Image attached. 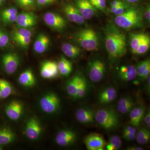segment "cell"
I'll return each instance as SVG.
<instances>
[{"mask_svg": "<svg viewBox=\"0 0 150 150\" xmlns=\"http://www.w3.org/2000/svg\"><path fill=\"white\" fill-rule=\"evenodd\" d=\"M105 45L109 57L112 60L123 57L127 52L126 36L113 23L108 24L105 29Z\"/></svg>", "mask_w": 150, "mask_h": 150, "instance_id": "1", "label": "cell"}, {"mask_svg": "<svg viewBox=\"0 0 150 150\" xmlns=\"http://www.w3.org/2000/svg\"><path fill=\"white\" fill-rule=\"evenodd\" d=\"M145 8L142 5H132L121 15L116 16L114 22L117 27L131 30L143 26Z\"/></svg>", "mask_w": 150, "mask_h": 150, "instance_id": "2", "label": "cell"}, {"mask_svg": "<svg viewBox=\"0 0 150 150\" xmlns=\"http://www.w3.org/2000/svg\"><path fill=\"white\" fill-rule=\"evenodd\" d=\"M75 39L81 47L88 51L96 50L99 46V38L97 34L91 28L81 30L76 34Z\"/></svg>", "mask_w": 150, "mask_h": 150, "instance_id": "3", "label": "cell"}, {"mask_svg": "<svg viewBox=\"0 0 150 150\" xmlns=\"http://www.w3.org/2000/svg\"><path fill=\"white\" fill-rule=\"evenodd\" d=\"M94 118L97 123L105 129H112L118 126V115L112 109L104 108L98 110L94 115Z\"/></svg>", "mask_w": 150, "mask_h": 150, "instance_id": "4", "label": "cell"}, {"mask_svg": "<svg viewBox=\"0 0 150 150\" xmlns=\"http://www.w3.org/2000/svg\"><path fill=\"white\" fill-rule=\"evenodd\" d=\"M60 100L57 96L54 93H49L43 96L40 100L41 109L46 113L56 112L60 106Z\"/></svg>", "mask_w": 150, "mask_h": 150, "instance_id": "5", "label": "cell"}, {"mask_svg": "<svg viewBox=\"0 0 150 150\" xmlns=\"http://www.w3.org/2000/svg\"><path fill=\"white\" fill-rule=\"evenodd\" d=\"M105 70V65L101 60L96 59L92 61L89 67L88 75L91 80L95 83L101 81Z\"/></svg>", "mask_w": 150, "mask_h": 150, "instance_id": "6", "label": "cell"}, {"mask_svg": "<svg viewBox=\"0 0 150 150\" xmlns=\"http://www.w3.org/2000/svg\"><path fill=\"white\" fill-rule=\"evenodd\" d=\"M43 20L48 26L58 31L63 30L67 26V22L64 19L55 13H46L43 16Z\"/></svg>", "mask_w": 150, "mask_h": 150, "instance_id": "7", "label": "cell"}, {"mask_svg": "<svg viewBox=\"0 0 150 150\" xmlns=\"http://www.w3.org/2000/svg\"><path fill=\"white\" fill-rule=\"evenodd\" d=\"M84 142L88 150H103L106 145L102 135L96 133L88 134L85 138Z\"/></svg>", "mask_w": 150, "mask_h": 150, "instance_id": "8", "label": "cell"}, {"mask_svg": "<svg viewBox=\"0 0 150 150\" xmlns=\"http://www.w3.org/2000/svg\"><path fill=\"white\" fill-rule=\"evenodd\" d=\"M2 60L4 69L7 74H12L16 71L19 64V58L17 54L11 53L5 54L3 55Z\"/></svg>", "mask_w": 150, "mask_h": 150, "instance_id": "9", "label": "cell"}, {"mask_svg": "<svg viewBox=\"0 0 150 150\" xmlns=\"http://www.w3.org/2000/svg\"><path fill=\"white\" fill-rule=\"evenodd\" d=\"M63 11L70 21L79 24L84 23V19L74 5L69 3L65 4L63 7Z\"/></svg>", "mask_w": 150, "mask_h": 150, "instance_id": "10", "label": "cell"}, {"mask_svg": "<svg viewBox=\"0 0 150 150\" xmlns=\"http://www.w3.org/2000/svg\"><path fill=\"white\" fill-rule=\"evenodd\" d=\"M74 5L85 20L90 19L94 15L96 10L89 0H74Z\"/></svg>", "mask_w": 150, "mask_h": 150, "instance_id": "11", "label": "cell"}, {"mask_svg": "<svg viewBox=\"0 0 150 150\" xmlns=\"http://www.w3.org/2000/svg\"><path fill=\"white\" fill-rule=\"evenodd\" d=\"M16 22L18 27L27 28L36 25L37 18L31 12H24L18 15Z\"/></svg>", "mask_w": 150, "mask_h": 150, "instance_id": "12", "label": "cell"}, {"mask_svg": "<svg viewBox=\"0 0 150 150\" xmlns=\"http://www.w3.org/2000/svg\"><path fill=\"white\" fill-rule=\"evenodd\" d=\"M59 73L58 64L53 61L44 62L40 68V75L44 79H51L56 77Z\"/></svg>", "mask_w": 150, "mask_h": 150, "instance_id": "13", "label": "cell"}, {"mask_svg": "<svg viewBox=\"0 0 150 150\" xmlns=\"http://www.w3.org/2000/svg\"><path fill=\"white\" fill-rule=\"evenodd\" d=\"M76 139L74 131L69 130H64L59 131L56 138V143L61 146H67L72 144Z\"/></svg>", "mask_w": 150, "mask_h": 150, "instance_id": "14", "label": "cell"}, {"mask_svg": "<svg viewBox=\"0 0 150 150\" xmlns=\"http://www.w3.org/2000/svg\"><path fill=\"white\" fill-rule=\"evenodd\" d=\"M41 127L40 123L35 118H31L28 121L25 128V133L29 139H37L40 136Z\"/></svg>", "mask_w": 150, "mask_h": 150, "instance_id": "15", "label": "cell"}, {"mask_svg": "<svg viewBox=\"0 0 150 150\" xmlns=\"http://www.w3.org/2000/svg\"><path fill=\"white\" fill-rule=\"evenodd\" d=\"M23 110L21 103L18 100H13L6 108L5 112L8 118L11 120H17L20 118Z\"/></svg>", "mask_w": 150, "mask_h": 150, "instance_id": "16", "label": "cell"}, {"mask_svg": "<svg viewBox=\"0 0 150 150\" xmlns=\"http://www.w3.org/2000/svg\"><path fill=\"white\" fill-rule=\"evenodd\" d=\"M119 76L121 80L125 81L134 80L137 76L136 67L133 65L122 66L119 70Z\"/></svg>", "mask_w": 150, "mask_h": 150, "instance_id": "17", "label": "cell"}, {"mask_svg": "<svg viewBox=\"0 0 150 150\" xmlns=\"http://www.w3.org/2000/svg\"><path fill=\"white\" fill-rule=\"evenodd\" d=\"M145 113V108L143 106L133 108L129 115L131 125L135 127H139L144 117Z\"/></svg>", "mask_w": 150, "mask_h": 150, "instance_id": "18", "label": "cell"}, {"mask_svg": "<svg viewBox=\"0 0 150 150\" xmlns=\"http://www.w3.org/2000/svg\"><path fill=\"white\" fill-rule=\"evenodd\" d=\"M76 118L79 122L83 124L91 123L93 122L94 114L90 109L81 108L76 112Z\"/></svg>", "mask_w": 150, "mask_h": 150, "instance_id": "19", "label": "cell"}, {"mask_svg": "<svg viewBox=\"0 0 150 150\" xmlns=\"http://www.w3.org/2000/svg\"><path fill=\"white\" fill-rule=\"evenodd\" d=\"M50 43L49 38L44 34L38 36L33 45V49L36 53L42 54L47 50Z\"/></svg>", "mask_w": 150, "mask_h": 150, "instance_id": "20", "label": "cell"}, {"mask_svg": "<svg viewBox=\"0 0 150 150\" xmlns=\"http://www.w3.org/2000/svg\"><path fill=\"white\" fill-rule=\"evenodd\" d=\"M117 92L112 87L107 88L99 93L98 100L102 104H108L112 102L116 98Z\"/></svg>", "mask_w": 150, "mask_h": 150, "instance_id": "21", "label": "cell"}, {"mask_svg": "<svg viewBox=\"0 0 150 150\" xmlns=\"http://www.w3.org/2000/svg\"><path fill=\"white\" fill-rule=\"evenodd\" d=\"M135 105V103L132 98L129 97H126L119 100L117 108L118 111L121 113L126 114L130 112L134 108Z\"/></svg>", "mask_w": 150, "mask_h": 150, "instance_id": "22", "label": "cell"}, {"mask_svg": "<svg viewBox=\"0 0 150 150\" xmlns=\"http://www.w3.org/2000/svg\"><path fill=\"white\" fill-rule=\"evenodd\" d=\"M18 16V11L15 7L5 9L1 12V17L4 23H11L16 22Z\"/></svg>", "mask_w": 150, "mask_h": 150, "instance_id": "23", "label": "cell"}, {"mask_svg": "<svg viewBox=\"0 0 150 150\" xmlns=\"http://www.w3.org/2000/svg\"><path fill=\"white\" fill-rule=\"evenodd\" d=\"M18 82L22 86L31 87L35 84V77L30 70H27L22 73L18 78Z\"/></svg>", "mask_w": 150, "mask_h": 150, "instance_id": "24", "label": "cell"}, {"mask_svg": "<svg viewBox=\"0 0 150 150\" xmlns=\"http://www.w3.org/2000/svg\"><path fill=\"white\" fill-rule=\"evenodd\" d=\"M81 76L77 75L74 76L69 81L67 85V91L70 96L74 98H77V95Z\"/></svg>", "mask_w": 150, "mask_h": 150, "instance_id": "25", "label": "cell"}, {"mask_svg": "<svg viewBox=\"0 0 150 150\" xmlns=\"http://www.w3.org/2000/svg\"><path fill=\"white\" fill-rule=\"evenodd\" d=\"M62 49L66 56L71 59L77 58L81 53L80 48L69 43H64L62 45Z\"/></svg>", "mask_w": 150, "mask_h": 150, "instance_id": "26", "label": "cell"}, {"mask_svg": "<svg viewBox=\"0 0 150 150\" xmlns=\"http://www.w3.org/2000/svg\"><path fill=\"white\" fill-rule=\"evenodd\" d=\"M59 72L62 76H67L72 70V64L70 61L62 56L58 64Z\"/></svg>", "mask_w": 150, "mask_h": 150, "instance_id": "27", "label": "cell"}, {"mask_svg": "<svg viewBox=\"0 0 150 150\" xmlns=\"http://www.w3.org/2000/svg\"><path fill=\"white\" fill-rule=\"evenodd\" d=\"M15 139V134L11 129L7 128L0 129V145L10 144Z\"/></svg>", "mask_w": 150, "mask_h": 150, "instance_id": "28", "label": "cell"}, {"mask_svg": "<svg viewBox=\"0 0 150 150\" xmlns=\"http://www.w3.org/2000/svg\"><path fill=\"white\" fill-rule=\"evenodd\" d=\"M144 33H132L130 36V45L131 52L136 54Z\"/></svg>", "mask_w": 150, "mask_h": 150, "instance_id": "29", "label": "cell"}, {"mask_svg": "<svg viewBox=\"0 0 150 150\" xmlns=\"http://www.w3.org/2000/svg\"><path fill=\"white\" fill-rule=\"evenodd\" d=\"M19 7L27 11L34 10L36 6V0H14Z\"/></svg>", "mask_w": 150, "mask_h": 150, "instance_id": "30", "label": "cell"}, {"mask_svg": "<svg viewBox=\"0 0 150 150\" xmlns=\"http://www.w3.org/2000/svg\"><path fill=\"white\" fill-rule=\"evenodd\" d=\"M150 133L148 129L145 128L140 129L136 134V139L140 144H146L149 142Z\"/></svg>", "mask_w": 150, "mask_h": 150, "instance_id": "31", "label": "cell"}, {"mask_svg": "<svg viewBox=\"0 0 150 150\" xmlns=\"http://www.w3.org/2000/svg\"><path fill=\"white\" fill-rule=\"evenodd\" d=\"M32 35V33L31 30L26 28H20L19 29L14 31L12 34V38L15 41L22 38H31Z\"/></svg>", "mask_w": 150, "mask_h": 150, "instance_id": "32", "label": "cell"}, {"mask_svg": "<svg viewBox=\"0 0 150 150\" xmlns=\"http://www.w3.org/2000/svg\"><path fill=\"white\" fill-rule=\"evenodd\" d=\"M150 46V36L148 34H144V36L137 50L136 54L138 55H142L146 53L149 49Z\"/></svg>", "mask_w": 150, "mask_h": 150, "instance_id": "33", "label": "cell"}, {"mask_svg": "<svg viewBox=\"0 0 150 150\" xmlns=\"http://www.w3.org/2000/svg\"><path fill=\"white\" fill-rule=\"evenodd\" d=\"M11 86L8 82L0 79V96L2 98H6L10 95L12 92Z\"/></svg>", "mask_w": 150, "mask_h": 150, "instance_id": "34", "label": "cell"}, {"mask_svg": "<svg viewBox=\"0 0 150 150\" xmlns=\"http://www.w3.org/2000/svg\"><path fill=\"white\" fill-rule=\"evenodd\" d=\"M87 89V83L85 79L81 76L78 87L77 98H82L85 95Z\"/></svg>", "mask_w": 150, "mask_h": 150, "instance_id": "35", "label": "cell"}, {"mask_svg": "<svg viewBox=\"0 0 150 150\" xmlns=\"http://www.w3.org/2000/svg\"><path fill=\"white\" fill-rule=\"evenodd\" d=\"M131 5H132L127 4L118 6H110L109 11L111 13L114 14L115 16H118L124 13Z\"/></svg>", "mask_w": 150, "mask_h": 150, "instance_id": "36", "label": "cell"}, {"mask_svg": "<svg viewBox=\"0 0 150 150\" xmlns=\"http://www.w3.org/2000/svg\"><path fill=\"white\" fill-rule=\"evenodd\" d=\"M91 4L96 10H99L105 12L107 11V6L105 0H89Z\"/></svg>", "mask_w": 150, "mask_h": 150, "instance_id": "37", "label": "cell"}, {"mask_svg": "<svg viewBox=\"0 0 150 150\" xmlns=\"http://www.w3.org/2000/svg\"><path fill=\"white\" fill-rule=\"evenodd\" d=\"M149 64H150V62L149 59L140 62L136 67L137 76H139L140 78H142L145 69L148 67V65Z\"/></svg>", "mask_w": 150, "mask_h": 150, "instance_id": "38", "label": "cell"}, {"mask_svg": "<svg viewBox=\"0 0 150 150\" xmlns=\"http://www.w3.org/2000/svg\"><path fill=\"white\" fill-rule=\"evenodd\" d=\"M108 144L113 146L115 150H118L121 147L122 145V142L120 137L115 135L110 137Z\"/></svg>", "mask_w": 150, "mask_h": 150, "instance_id": "39", "label": "cell"}, {"mask_svg": "<svg viewBox=\"0 0 150 150\" xmlns=\"http://www.w3.org/2000/svg\"><path fill=\"white\" fill-rule=\"evenodd\" d=\"M30 41H31V38H22V39L15 40V42L20 47L25 48L29 46Z\"/></svg>", "mask_w": 150, "mask_h": 150, "instance_id": "40", "label": "cell"}, {"mask_svg": "<svg viewBox=\"0 0 150 150\" xmlns=\"http://www.w3.org/2000/svg\"><path fill=\"white\" fill-rule=\"evenodd\" d=\"M8 35L3 31H0V47H5L8 44L9 42Z\"/></svg>", "mask_w": 150, "mask_h": 150, "instance_id": "41", "label": "cell"}, {"mask_svg": "<svg viewBox=\"0 0 150 150\" xmlns=\"http://www.w3.org/2000/svg\"><path fill=\"white\" fill-rule=\"evenodd\" d=\"M57 0H36V4L39 6H45L54 4Z\"/></svg>", "mask_w": 150, "mask_h": 150, "instance_id": "42", "label": "cell"}, {"mask_svg": "<svg viewBox=\"0 0 150 150\" xmlns=\"http://www.w3.org/2000/svg\"><path fill=\"white\" fill-rule=\"evenodd\" d=\"M144 17L148 23H149L150 21V5L149 3H148L145 8L144 14Z\"/></svg>", "mask_w": 150, "mask_h": 150, "instance_id": "43", "label": "cell"}, {"mask_svg": "<svg viewBox=\"0 0 150 150\" xmlns=\"http://www.w3.org/2000/svg\"><path fill=\"white\" fill-rule=\"evenodd\" d=\"M137 133V129L134 126H128L124 128L123 131V134H134Z\"/></svg>", "mask_w": 150, "mask_h": 150, "instance_id": "44", "label": "cell"}, {"mask_svg": "<svg viewBox=\"0 0 150 150\" xmlns=\"http://www.w3.org/2000/svg\"><path fill=\"white\" fill-rule=\"evenodd\" d=\"M127 3L121 1V0H113L110 3V6H118L127 4Z\"/></svg>", "mask_w": 150, "mask_h": 150, "instance_id": "45", "label": "cell"}, {"mask_svg": "<svg viewBox=\"0 0 150 150\" xmlns=\"http://www.w3.org/2000/svg\"><path fill=\"white\" fill-rule=\"evenodd\" d=\"M123 137L127 141H133L136 139V134H123Z\"/></svg>", "mask_w": 150, "mask_h": 150, "instance_id": "46", "label": "cell"}, {"mask_svg": "<svg viewBox=\"0 0 150 150\" xmlns=\"http://www.w3.org/2000/svg\"><path fill=\"white\" fill-rule=\"evenodd\" d=\"M121 1L130 4L135 5L144 2L146 0H121Z\"/></svg>", "mask_w": 150, "mask_h": 150, "instance_id": "47", "label": "cell"}, {"mask_svg": "<svg viewBox=\"0 0 150 150\" xmlns=\"http://www.w3.org/2000/svg\"><path fill=\"white\" fill-rule=\"evenodd\" d=\"M150 64L148 65L147 68H146L143 76H142V79L143 80H145L147 78L148 76L150 75Z\"/></svg>", "mask_w": 150, "mask_h": 150, "instance_id": "48", "label": "cell"}, {"mask_svg": "<svg viewBox=\"0 0 150 150\" xmlns=\"http://www.w3.org/2000/svg\"><path fill=\"white\" fill-rule=\"evenodd\" d=\"M144 121L146 124L147 127L149 128H150V110L148 111L146 114V116H145L144 118Z\"/></svg>", "mask_w": 150, "mask_h": 150, "instance_id": "49", "label": "cell"}, {"mask_svg": "<svg viewBox=\"0 0 150 150\" xmlns=\"http://www.w3.org/2000/svg\"><path fill=\"white\" fill-rule=\"evenodd\" d=\"M129 150H143V148L140 147L133 146L129 147L127 149Z\"/></svg>", "mask_w": 150, "mask_h": 150, "instance_id": "50", "label": "cell"}, {"mask_svg": "<svg viewBox=\"0 0 150 150\" xmlns=\"http://www.w3.org/2000/svg\"><path fill=\"white\" fill-rule=\"evenodd\" d=\"M106 149L108 150H115V149L113 146L108 144L106 146Z\"/></svg>", "mask_w": 150, "mask_h": 150, "instance_id": "51", "label": "cell"}, {"mask_svg": "<svg viewBox=\"0 0 150 150\" xmlns=\"http://www.w3.org/2000/svg\"><path fill=\"white\" fill-rule=\"evenodd\" d=\"M6 0H0V6L3 5V4L5 3Z\"/></svg>", "mask_w": 150, "mask_h": 150, "instance_id": "52", "label": "cell"}, {"mask_svg": "<svg viewBox=\"0 0 150 150\" xmlns=\"http://www.w3.org/2000/svg\"><path fill=\"white\" fill-rule=\"evenodd\" d=\"M2 150V147L1 146V145H0V150Z\"/></svg>", "mask_w": 150, "mask_h": 150, "instance_id": "53", "label": "cell"}, {"mask_svg": "<svg viewBox=\"0 0 150 150\" xmlns=\"http://www.w3.org/2000/svg\"><path fill=\"white\" fill-rule=\"evenodd\" d=\"M0 98H1V96H0Z\"/></svg>", "mask_w": 150, "mask_h": 150, "instance_id": "54", "label": "cell"}]
</instances>
